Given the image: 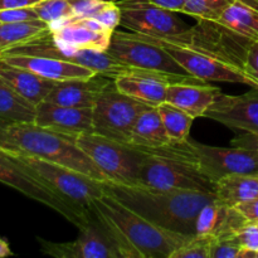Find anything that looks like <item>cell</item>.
I'll return each mask as SVG.
<instances>
[{
	"label": "cell",
	"instance_id": "35",
	"mask_svg": "<svg viewBox=\"0 0 258 258\" xmlns=\"http://www.w3.org/2000/svg\"><path fill=\"white\" fill-rule=\"evenodd\" d=\"M236 239L242 248L258 251V223L246 222L236 232Z\"/></svg>",
	"mask_w": 258,
	"mask_h": 258
},
{
	"label": "cell",
	"instance_id": "31",
	"mask_svg": "<svg viewBox=\"0 0 258 258\" xmlns=\"http://www.w3.org/2000/svg\"><path fill=\"white\" fill-rule=\"evenodd\" d=\"M33 8L38 18L49 25L75 17L73 8L68 0H40Z\"/></svg>",
	"mask_w": 258,
	"mask_h": 258
},
{
	"label": "cell",
	"instance_id": "37",
	"mask_svg": "<svg viewBox=\"0 0 258 258\" xmlns=\"http://www.w3.org/2000/svg\"><path fill=\"white\" fill-rule=\"evenodd\" d=\"M243 67L258 87V38L247 44L243 55Z\"/></svg>",
	"mask_w": 258,
	"mask_h": 258
},
{
	"label": "cell",
	"instance_id": "22",
	"mask_svg": "<svg viewBox=\"0 0 258 258\" xmlns=\"http://www.w3.org/2000/svg\"><path fill=\"white\" fill-rule=\"evenodd\" d=\"M222 90L207 82L171 83L166 92V102L181 108L191 117H204Z\"/></svg>",
	"mask_w": 258,
	"mask_h": 258
},
{
	"label": "cell",
	"instance_id": "39",
	"mask_svg": "<svg viewBox=\"0 0 258 258\" xmlns=\"http://www.w3.org/2000/svg\"><path fill=\"white\" fill-rule=\"evenodd\" d=\"M234 208L244 217L247 222L258 223V197L243 202V203L238 204Z\"/></svg>",
	"mask_w": 258,
	"mask_h": 258
},
{
	"label": "cell",
	"instance_id": "29",
	"mask_svg": "<svg viewBox=\"0 0 258 258\" xmlns=\"http://www.w3.org/2000/svg\"><path fill=\"white\" fill-rule=\"evenodd\" d=\"M163 120L164 127L171 141H185L189 139L194 117L176 107L173 103L163 102L156 107Z\"/></svg>",
	"mask_w": 258,
	"mask_h": 258
},
{
	"label": "cell",
	"instance_id": "20",
	"mask_svg": "<svg viewBox=\"0 0 258 258\" xmlns=\"http://www.w3.org/2000/svg\"><path fill=\"white\" fill-rule=\"evenodd\" d=\"M223 34L238 42L249 43L258 38V0H233L216 23Z\"/></svg>",
	"mask_w": 258,
	"mask_h": 258
},
{
	"label": "cell",
	"instance_id": "5",
	"mask_svg": "<svg viewBox=\"0 0 258 258\" xmlns=\"http://www.w3.org/2000/svg\"><path fill=\"white\" fill-rule=\"evenodd\" d=\"M2 149V148H0ZM10 158L34 174L60 198L77 208L91 211V203L103 194V181L67 168L60 164L43 160L22 151L2 149Z\"/></svg>",
	"mask_w": 258,
	"mask_h": 258
},
{
	"label": "cell",
	"instance_id": "24",
	"mask_svg": "<svg viewBox=\"0 0 258 258\" xmlns=\"http://www.w3.org/2000/svg\"><path fill=\"white\" fill-rule=\"evenodd\" d=\"M0 80L34 106L43 102L55 85V81L47 80L35 75L32 71L8 64L2 60Z\"/></svg>",
	"mask_w": 258,
	"mask_h": 258
},
{
	"label": "cell",
	"instance_id": "3",
	"mask_svg": "<svg viewBox=\"0 0 258 258\" xmlns=\"http://www.w3.org/2000/svg\"><path fill=\"white\" fill-rule=\"evenodd\" d=\"M91 211L110 222L127 244L133 258H170L194 234L163 228L128 208L112 194H103L91 203Z\"/></svg>",
	"mask_w": 258,
	"mask_h": 258
},
{
	"label": "cell",
	"instance_id": "41",
	"mask_svg": "<svg viewBox=\"0 0 258 258\" xmlns=\"http://www.w3.org/2000/svg\"><path fill=\"white\" fill-rule=\"evenodd\" d=\"M40 0H0V10L34 7Z\"/></svg>",
	"mask_w": 258,
	"mask_h": 258
},
{
	"label": "cell",
	"instance_id": "12",
	"mask_svg": "<svg viewBox=\"0 0 258 258\" xmlns=\"http://www.w3.org/2000/svg\"><path fill=\"white\" fill-rule=\"evenodd\" d=\"M121 27L148 37H174L189 29L175 12L161 8L150 0H117Z\"/></svg>",
	"mask_w": 258,
	"mask_h": 258
},
{
	"label": "cell",
	"instance_id": "9",
	"mask_svg": "<svg viewBox=\"0 0 258 258\" xmlns=\"http://www.w3.org/2000/svg\"><path fill=\"white\" fill-rule=\"evenodd\" d=\"M0 183L20 191L28 198L34 199L49 207L53 211L59 213L63 218L75 224L78 229L86 226L93 217L92 211L77 208L60 198L49 186L45 185L34 174L10 158L2 149H0Z\"/></svg>",
	"mask_w": 258,
	"mask_h": 258
},
{
	"label": "cell",
	"instance_id": "16",
	"mask_svg": "<svg viewBox=\"0 0 258 258\" xmlns=\"http://www.w3.org/2000/svg\"><path fill=\"white\" fill-rule=\"evenodd\" d=\"M178 82H206V81L146 70H136L115 78L116 87L121 92L153 107H158L160 103L165 102L168 87L171 83Z\"/></svg>",
	"mask_w": 258,
	"mask_h": 258
},
{
	"label": "cell",
	"instance_id": "26",
	"mask_svg": "<svg viewBox=\"0 0 258 258\" xmlns=\"http://www.w3.org/2000/svg\"><path fill=\"white\" fill-rule=\"evenodd\" d=\"M170 141L158 108L153 106L146 108L136 120L131 134V144L143 148H158Z\"/></svg>",
	"mask_w": 258,
	"mask_h": 258
},
{
	"label": "cell",
	"instance_id": "43",
	"mask_svg": "<svg viewBox=\"0 0 258 258\" xmlns=\"http://www.w3.org/2000/svg\"><path fill=\"white\" fill-rule=\"evenodd\" d=\"M13 256V252L10 249L9 243H8L5 239L0 238V258H4V257H9Z\"/></svg>",
	"mask_w": 258,
	"mask_h": 258
},
{
	"label": "cell",
	"instance_id": "19",
	"mask_svg": "<svg viewBox=\"0 0 258 258\" xmlns=\"http://www.w3.org/2000/svg\"><path fill=\"white\" fill-rule=\"evenodd\" d=\"M112 81L113 78L101 73H96L93 77L86 80L58 81L44 101L67 107L93 108L102 91Z\"/></svg>",
	"mask_w": 258,
	"mask_h": 258
},
{
	"label": "cell",
	"instance_id": "13",
	"mask_svg": "<svg viewBox=\"0 0 258 258\" xmlns=\"http://www.w3.org/2000/svg\"><path fill=\"white\" fill-rule=\"evenodd\" d=\"M199 170L213 183L234 174L258 175V153L246 148H219L193 140Z\"/></svg>",
	"mask_w": 258,
	"mask_h": 258
},
{
	"label": "cell",
	"instance_id": "8",
	"mask_svg": "<svg viewBox=\"0 0 258 258\" xmlns=\"http://www.w3.org/2000/svg\"><path fill=\"white\" fill-rule=\"evenodd\" d=\"M149 107L146 103L121 92L113 80L93 106L92 133L118 143L130 144L136 120Z\"/></svg>",
	"mask_w": 258,
	"mask_h": 258
},
{
	"label": "cell",
	"instance_id": "32",
	"mask_svg": "<svg viewBox=\"0 0 258 258\" xmlns=\"http://www.w3.org/2000/svg\"><path fill=\"white\" fill-rule=\"evenodd\" d=\"M213 237L194 234L184 246L176 249L170 258H211Z\"/></svg>",
	"mask_w": 258,
	"mask_h": 258
},
{
	"label": "cell",
	"instance_id": "11",
	"mask_svg": "<svg viewBox=\"0 0 258 258\" xmlns=\"http://www.w3.org/2000/svg\"><path fill=\"white\" fill-rule=\"evenodd\" d=\"M138 150L143 154L138 184L158 189L214 193V183L199 170L198 166L173 159L158 158L144 153L140 149Z\"/></svg>",
	"mask_w": 258,
	"mask_h": 258
},
{
	"label": "cell",
	"instance_id": "10",
	"mask_svg": "<svg viewBox=\"0 0 258 258\" xmlns=\"http://www.w3.org/2000/svg\"><path fill=\"white\" fill-rule=\"evenodd\" d=\"M106 52L113 59L128 67L180 77H193L171 57L163 45L138 33L116 29Z\"/></svg>",
	"mask_w": 258,
	"mask_h": 258
},
{
	"label": "cell",
	"instance_id": "40",
	"mask_svg": "<svg viewBox=\"0 0 258 258\" xmlns=\"http://www.w3.org/2000/svg\"><path fill=\"white\" fill-rule=\"evenodd\" d=\"M231 146L251 149L258 153V134L243 133L231 141Z\"/></svg>",
	"mask_w": 258,
	"mask_h": 258
},
{
	"label": "cell",
	"instance_id": "28",
	"mask_svg": "<svg viewBox=\"0 0 258 258\" xmlns=\"http://www.w3.org/2000/svg\"><path fill=\"white\" fill-rule=\"evenodd\" d=\"M49 30V24L40 19L22 23H0V53L20 43L40 37Z\"/></svg>",
	"mask_w": 258,
	"mask_h": 258
},
{
	"label": "cell",
	"instance_id": "36",
	"mask_svg": "<svg viewBox=\"0 0 258 258\" xmlns=\"http://www.w3.org/2000/svg\"><path fill=\"white\" fill-rule=\"evenodd\" d=\"M38 19L39 18L33 7L0 10V23H22Z\"/></svg>",
	"mask_w": 258,
	"mask_h": 258
},
{
	"label": "cell",
	"instance_id": "1",
	"mask_svg": "<svg viewBox=\"0 0 258 258\" xmlns=\"http://www.w3.org/2000/svg\"><path fill=\"white\" fill-rule=\"evenodd\" d=\"M206 24L208 27L203 29L197 25L174 37H145L163 45L189 75L198 80L243 83L257 87L244 71V50L239 48L241 42L233 38L223 42L221 32L211 23Z\"/></svg>",
	"mask_w": 258,
	"mask_h": 258
},
{
	"label": "cell",
	"instance_id": "18",
	"mask_svg": "<svg viewBox=\"0 0 258 258\" xmlns=\"http://www.w3.org/2000/svg\"><path fill=\"white\" fill-rule=\"evenodd\" d=\"M55 40L71 47L106 52L113 32L91 18H77L63 20L49 25Z\"/></svg>",
	"mask_w": 258,
	"mask_h": 258
},
{
	"label": "cell",
	"instance_id": "2",
	"mask_svg": "<svg viewBox=\"0 0 258 258\" xmlns=\"http://www.w3.org/2000/svg\"><path fill=\"white\" fill-rule=\"evenodd\" d=\"M103 189L153 223L185 234H196L202 209L216 199L214 193L158 189L143 184L103 181Z\"/></svg>",
	"mask_w": 258,
	"mask_h": 258
},
{
	"label": "cell",
	"instance_id": "14",
	"mask_svg": "<svg viewBox=\"0 0 258 258\" xmlns=\"http://www.w3.org/2000/svg\"><path fill=\"white\" fill-rule=\"evenodd\" d=\"M43 253L55 258H121L102 224L93 214L71 242H50L38 237Z\"/></svg>",
	"mask_w": 258,
	"mask_h": 258
},
{
	"label": "cell",
	"instance_id": "23",
	"mask_svg": "<svg viewBox=\"0 0 258 258\" xmlns=\"http://www.w3.org/2000/svg\"><path fill=\"white\" fill-rule=\"evenodd\" d=\"M244 217L234 207L221 203L218 199L209 202L198 214L196 234L211 236L213 238L236 234L246 223Z\"/></svg>",
	"mask_w": 258,
	"mask_h": 258
},
{
	"label": "cell",
	"instance_id": "7",
	"mask_svg": "<svg viewBox=\"0 0 258 258\" xmlns=\"http://www.w3.org/2000/svg\"><path fill=\"white\" fill-rule=\"evenodd\" d=\"M77 145L95 163L106 180L121 184H138L143 154L133 144L118 143L95 133L82 134Z\"/></svg>",
	"mask_w": 258,
	"mask_h": 258
},
{
	"label": "cell",
	"instance_id": "34",
	"mask_svg": "<svg viewBox=\"0 0 258 258\" xmlns=\"http://www.w3.org/2000/svg\"><path fill=\"white\" fill-rule=\"evenodd\" d=\"M91 19H95L107 29L115 32L121 23V12L116 2H106L100 12Z\"/></svg>",
	"mask_w": 258,
	"mask_h": 258
},
{
	"label": "cell",
	"instance_id": "42",
	"mask_svg": "<svg viewBox=\"0 0 258 258\" xmlns=\"http://www.w3.org/2000/svg\"><path fill=\"white\" fill-rule=\"evenodd\" d=\"M150 2L159 5V7L165 8V9L175 13L183 12L184 4H185V0H150Z\"/></svg>",
	"mask_w": 258,
	"mask_h": 258
},
{
	"label": "cell",
	"instance_id": "15",
	"mask_svg": "<svg viewBox=\"0 0 258 258\" xmlns=\"http://www.w3.org/2000/svg\"><path fill=\"white\" fill-rule=\"evenodd\" d=\"M204 117L217 121L232 130L258 134V87L238 96L221 95Z\"/></svg>",
	"mask_w": 258,
	"mask_h": 258
},
{
	"label": "cell",
	"instance_id": "21",
	"mask_svg": "<svg viewBox=\"0 0 258 258\" xmlns=\"http://www.w3.org/2000/svg\"><path fill=\"white\" fill-rule=\"evenodd\" d=\"M2 62L8 64L17 66L32 71L35 75L50 81H67V80H86L96 75L95 71L76 64V63L66 62V60L55 59L50 57H39V55H3L0 57Z\"/></svg>",
	"mask_w": 258,
	"mask_h": 258
},
{
	"label": "cell",
	"instance_id": "4",
	"mask_svg": "<svg viewBox=\"0 0 258 258\" xmlns=\"http://www.w3.org/2000/svg\"><path fill=\"white\" fill-rule=\"evenodd\" d=\"M4 149L22 151L43 160L64 165L97 180H106L100 169L77 145L75 138L42 127L34 122L7 126Z\"/></svg>",
	"mask_w": 258,
	"mask_h": 258
},
{
	"label": "cell",
	"instance_id": "6",
	"mask_svg": "<svg viewBox=\"0 0 258 258\" xmlns=\"http://www.w3.org/2000/svg\"><path fill=\"white\" fill-rule=\"evenodd\" d=\"M3 55H39V57L55 58V59L85 66V67L95 71L96 73H101V75L113 78V80L121 75L140 70V68L128 67L123 63L117 62L107 52L82 49V48L63 44V43L55 40L50 30L40 37L20 43V44L4 50L0 53V57Z\"/></svg>",
	"mask_w": 258,
	"mask_h": 258
},
{
	"label": "cell",
	"instance_id": "38",
	"mask_svg": "<svg viewBox=\"0 0 258 258\" xmlns=\"http://www.w3.org/2000/svg\"><path fill=\"white\" fill-rule=\"evenodd\" d=\"M72 5L75 17L93 18L101 8L106 4L105 0H68Z\"/></svg>",
	"mask_w": 258,
	"mask_h": 258
},
{
	"label": "cell",
	"instance_id": "25",
	"mask_svg": "<svg viewBox=\"0 0 258 258\" xmlns=\"http://www.w3.org/2000/svg\"><path fill=\"white\" fill-rule=\"evenodd\" d=\"M214 194L221 203L236 207L258 197V175L234 174L214 183Z\"/></svg>",
	"mask_w": 258,
	"mask_h": 258
},
{
	"label": "cell",
	"instance_id": "27",
	"mask_svg": "<svg viewBox=\"0 0 258 258\" xmlns=\"http://www.w3.org/2000/svg\"><path fill=\"white\" fill-rule=\"evenodd\" d=\"M35 106L0 80V123L5 126L34 122Z\"/></svg>",
	"mask_w": 258,
	"mask_h": 258
},
{
	"label": "cell",
	"instance_id": "33",
	"mask_svg": "<svg viewBox=\"0 0 258 258\" xmlns=\"http://www.w3.org/2000/svg\"><path fill=\"white\" fill-rule=\"evenodd\" d=\"M242 247L236 239V234L223 236L213 239L211 258H238Z\"/></svg>",
	"mask_w": 258,
	"mask_h": 258
},
{
	"label": "cell",
	"instance_id": "44",
	"mask_svg": "<svg viewBox=\"0 0 258 258\" xmlns=\"http://www.w3.org/2000/svg\"><path fill=\"white\" fill-rule=\"evenodd\" d=\"M5 128L7 126L0 123V148H5Z\"/></svg>",
	"mask_w": 258,
	"mask_h": 258
},
{
	"label": "cell",
	"instance_id": "17",
	"mask_svg": "<svg viewBox=\"0 0 258 258\" xmlns=\"http://www.w3.org/2000/svg\"><path fill=\"white\" fill-rule=\"evenodd\" d=\"M92 108L67 107L48 101L35 106V125L75 139L92 133Z\"/></svg>",
	"mask_w": 258,
	"mask_h": 258
},
{
	"label": "cell",
	"instance_id": "30",
	"mask_svg": "<svg viewBox=\"0 0 258 258\" xmlns=\"http://www.w3.org/2000/svg\"><path fill=\"white\" fill-rule=\"evenodd\" d=\"M233 0H186L184 14L196 18L201 23H216Z\"/></svg>",
	"mask_w": 258,
	"mask_h": 258
}]
</instances>
